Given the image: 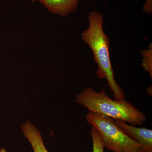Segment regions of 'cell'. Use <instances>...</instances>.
Returning <instances> with one entry per match:
<instances>
[{"label": "cell", "mask_w": 152, "mask_h": 152, "mask_svg": "<svg viewBox=\"0 0 152 152\" xmlns=\"http://www.w3.org/2000/svg\"><path fill=\"white\" fill-rule=\"evenodd\" d=\"M88 20V26L82 32V39L93 52L98 65L97 76L99 78L107 80L115 100H124V91L115 79L109 52L110 39L104 30L103 15L96 11H92L89 14Z\"/></svg>", "instance_id": "cell-1"}, {"label": "cell", "mask_w": 152, "mask_h": 152, "mask_svg": "<svg viewBox=\"0 0 152 152\" xmlns=\"http://www.w3.org/2000/svg\"><path fill=\"white\" fill-rule=\"evenodd\" d=\"M75 102L89 112L134 126L142 125L147 119L144 113L126 99L120 102L112 99L106 94L105 88L98 92L91 87H88L77 95Z\"/></svg>", "instance_id": "cell-2"}, {"label": "cell", "mask_w": 152, "mask_h": 152, "mask_svg": "<svg viewBox=\"0 0 152 152\" xmlns=\"http://www.w3.org/2000/svg\"><path fill=\"white\" fill-rule=\"evenodd\" d=\"M87 122L94 127L100 135L104 147L113 152H138L141 146L129 137L116 124L115 120L100 114L89 112Z\"/></svg>", "instance_id": "cell-3"}, {"label": "cell", "mask_w": 152, "mask_h": 152, "mask_svg": "<svg viewBox=\"0 0 152 152\" xmlns=\"http://www.w3.org/2000/svg\"><path fill=\"white\" fill-rule=\"evenodd\" d=\"M115 121L127 135L140 145L141 152H152V130L145 127H137L120 120H115Z\"/></svg>", "instance_id": "cell-4"}, {"label": "cell", "mask_w": 152, "mask_h": 152, "mask_svg": "<svg viewBox=\"0 0 152 152\" xmlns=\"http://www.w3.org/2000/svg\"><path fill=\"white\" fill-rule=\"evenodd\" d=\"M49 12L62 17H66L76 11L79 0H40Z\"/></svg>", "instance_id": "cell-5"}, {"label": "cell", "mask_w": 152, "mask_h": 152, "mask_svg": "<svg viewBox=\"0 0 152 152\" xmlns=\"http://www.w3.org/2000/svg\"><path fill=\"white\" fill-rule=\"evenodd\" d=\"M21 130L25 137L28 141L34 152H49L48 151L39 131L30 121L21 126Z\"/></svg>", "instance_id": "cell-6"}, {"label": "cell", "mask_w": 152, "mask_h": 152, "mask_svg": "<svg viewBox=\"0 0 152 152\" xmlns=\"http://www.w3.org/2000/svg\"><path fill=\"white\" fill-rule=\"evenodd\" d=\"M142 58V66L145 72L149 75L152 78V44L149 45L148 49L140 51Z\"/></svg>", "instance_id": "cell-7"}, {"label": "cell", "mask_w": 152, "mask_h": 152, "mask_svg": "<svg viewBox=\"0 0 152 152\" xmlns=\"http://www.w3.org/2000/svg\"><path fill=\"white\" fill-rule=\"evenodd\" d=\"M91 135L93 141V152H104V145L99 132L94 127L92 126Z\"/></svg>", "instance_id": "cell-8"}, {"label": "cell", "mask_w": 152, "mask_h": 152, "mask_svg": "<svg viewBox=\"0 0 152 152\" xmlns=\"http://www.w3.org/2000/svg\"><path fill=\"white\" fill-rule=\"evenodd\" d=\"M143 11L145 13L151 14L152 13V0H146L143 7Z\"/></svg>", "instance_id": "cell-9"}, {"label": "cell", "mask_w": 152, "mask_h": 152, "mask_svg": "<svg viewBox=\"0 0 152 152\" xmlns=\"http://www.w3.org/2000/svg\"><path fill=\"white\" fill-rule=\"evenodd\" d=\"M152 89V86H151V87L150 86L147 89V93H148V94L149 95H151V90Z\"/></svg>", "instance_id": "cell-10"}, {"label": "cell", "mask_w": 152, "mask_h": 152, "mask_svg": "<svg viewBox=\"0 0 152 152\" xmlns=\"http://www.w3.org/2000/svg\"><path fill=\"white\" fill-rule=\"evenodd\" d=\"M0 152H9L8 151H7L4 148H2L0 149Z\"/></svg>", "instance_id": "cell-11"}, {"label": "cell", "mask_w": 152, "mask_h": 152, "mask_svg": "<svg viewBox=\"0 0 152 152\" xmlns=\"http://www.w3.org/2000/svg\"><path fill=\"white\" fill-rule=\"evenodd\" d=\"M31 1L33 3H35L37 2H39L40 0H31Z\"/></svg>", "instance_id": "cell-12"}, {"label": "cell", "mask_w": 152, "mask_h": 152, "mask_svg": "<svg viewBox=\"0 0 152 152\" xmlns=\"http://www.w3.org/2000/svg\"></svg>", "instance_id": "cell-13"}]
</instances>
